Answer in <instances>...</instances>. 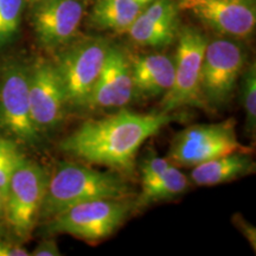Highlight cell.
<instances>
[{"label":"cell","mask_w":256,"mask_h":256,"mask_svg":"<svg viewBox=\"0 0 256 256\" xmlns=\"http://www.w3.org/2000/svg\"><path fill=\"white\" fill-rule=\"evenodd\" d=\"M178 116L174 114L120 110L102 119L88 120L60 142V148L89 164L133 172L136 156L147 139Z\"/></svg>","instance_id":"cell-1"},{"label":"cell","mask_w":256,"mask_h":256,"mask_svg":"<svg viewBox=\"0 0 256 256\" xmlns=\"http://www.w3.org/2000/svg\"><path fill=\"white\" fill-rule=\"evenodd\" d=\"M122 178L76 162H60L49 176L40 220H49L70 206L95 200H121L130 196Z\"/></svg>","instance_id":"cell-2"},{"label":"cell","mask_w":256,"mask_h":256,"mask_svg":"<svg viewBox=\"0 0 256 256\" xmlns=\"http://www.w3.org/2000/svg\"><path fill=\"white\" fill-rule=\"evenodd\" d=\"M110 44L102 38H87L66 46L55 66L62 80L69 110L90 108L92 92L104 68Z\"/></svg>","instance_id":"cell-3"},{"label":"cell","mask_w":256,"mask_h":256,"mask_svg":"<svg viewBox=\"0 0 256 256\" xmlns=\"http://www.w3.org/2000/svg\"><path fill=\"white\" fill-rule=\"evenodd\" d=\"M49 174L43 166L25 159L12 174L6 188L5 226L19 241H28L40 220Z\"/></svg>","instance_id":"cell-4"},{"label":"cell","mask_w":256,"mask_h":256,"mask_svg":"<svg viewBox=\"0 0 256 256\" xmlns=\"http://www.w3.org/2000/svg\"><path fill=\"white\" fill-rule=\"evenodd\" d=\"M132 210L133 202L128 198L84 202L46 220V232L66 234L88 242L101 241L116 232Z\"/></svg>","instance_id":"cell-5"},{"label":"cell","mask_w":256,"mask_h":256,"mask_svg":"<svg viewBox=\"0 0 256 256\" xmlns=\"http://www.w3.org/2000/svg\"><path fill=\"white\" fill-rule=\"evenodd\" d=\"M28 66L8 60L0 72V130L28 146L42 142V134L34 122L28 100Z\"/></svg>","instance_id":"cell-6"},{"label":"cell","mask_w":256,"mask_h":256,"mask_svg":"<svg viewBox=\"0 0 256 256\" xmlns=\"http://www.w3.org/2000/svg\"><path fill=\"white\" fill-rule=\"evenodd\" d=\"M208 40L194 28H185L178 38L174 63V80L170 90L162 96V112H171L183 107L208 110L200 89L202 64Z\"/></svg>","instance_id":"cell-7"},{"label":"cell","mask_w":256,"mask_h":256,"mask_svg":"<svg viewBox=\"0 0 256 256\" xmlns=\"http://www.w3.org/2000/svg\"><path fill=\"white\" fill-rule=\"evenodd\" d=\"M234 152H250L236 136V122L228 119L215 124H194L174 136L170 160L182 166H196Z\"/></svg>","instance_id":"cell-8"},{"label":"cell","mask_w":256,"mask_h":256,"mask_svg":"<svg viewBox=\"0 0 256 256\" xmlns=\"http://www.w3.org/2000/svg\"><path fill=\"white\" fill-rule=\"evenodd\" d=\"M246 64V52L235 42H208L202 64L200 89L208 107H223L232 100Z\"/></svg>","instance_id":"cell-9"},{"label":"cell","mask_w":256,"mask_h":256,"mask_svg":"<svg viewBox=\"0 0 256 256\" xmlns=\"http://www.w3.org/2000/svg\"><path fill=\"white\" fill-rule=\"evenodd\" d=\"M28 84L34 122L42 134L49 133L60 126L69 110L55 63L36 60L28 66Z\"/></svg>","instance_id":"cell-10"},{"label":"cell","mask_w":256,"mask_h":256,"mask_svg":"<svg viewBox=\"0 0 256 256\" xmlns=\"http://www.w3.org/2000/svg\"><path fill=\"white\" fill-rule=\"evenodd\" d=\"M178 8L226 36L247 38L255 30V0H179Z\"/></svg>","instance_id":"cell-11"},{"label":"cell","mask_w":256,"mask_h":256,"mask_svg":"<svg viewBox=\"0 0 256 256\" xmlns=\"http://www.w3.org/2000/svg\"><path fill=\"white\" fill-rule=\"evenodd\" d=\"M83 14L84 5L81 0H37L31 24L40 46L56 50L72 40Z\"/></svg>","instance_id":"cell-12"},{"label":"cell","mask_w":256,"mask_h":256,"mask_svg":"<svg viewBox=\"0 0 256 256\" xmlns=\"http://www.w3.org/2000/svg\"><path fill=\"white\" fill-rule=\"evenodd\" d=\"M134 100L130 57L121 48L110 46L92 92L90 108H122Z\"/></svg>","instance_id":"cell-13"},{"label":"cell","mask_w":256,"mask_h":256,"mask_svg":"<svg viewBox=\"0 0 256 256\" xmlns=\"http://www.w3.org/2000/svg\"><path fill=\"white\" fill-rule=\"evenodd\" d=\"M130 60L134 98L164 96L174 84V62L166 55L134 56Z\"/></svg>","instance_id":"cell-14"},{"label":"cell","mask_w":256,"mask_h":256,"mask_svg":"<svg viewBox=\"0 0 256 256\" xmlns=\"http://www.w3.org/2000/svg\"><path fill=\"white\" fill-rule=\"evenodd\" d=\"M249 153L234 152L200 162L191 171V182L200 186H214L250 174L255 164Z\"/></svg>","instance_id":"cell-15"},{"label":"cell","mask_w":256,"mask_h":256,"mask_svg":"<svg viewBox=\"0 0 256 256\" xmlns=\"http://www.w3.org/2000/svg\"><path fill=\"white\" fill-rule=\"evenodd\" d=\"M142 8L134 0H95L92 22L104 30L127 32Z\"/></svg>","instance_id":"cell-16"},{"label":"cell","mask_w":256,"mask_h":256,"mask_svg":"<svg viewBox=\"0 0 256 256\" xmlns=\"http://www.w3.org/2000/svg\"><path fill=\"white\" fill-rule=\"evenodd\" d=\"M188 188V178L176 166L171 165L158 179L142 186L139 197L133 203V209H142L159 202L171 200L180 196Z\"/></svg>","instance_id":"cell-17"},{"label":"cell","mask_w":256,"mask_h":256,"mask_svg":"<svg viewBox=\"0 0 256 256\" xmlns=\"http://www.w3.org/2000/svg\"><path fill=\"white\" fill-rule=\"evenodd\" d=\"M177 26L178 25L156 22L142 12L127 32L139 46L162 48L168 46L174 40Z\"/></svg>","instance_id":"cell-18"},{"label":"cell","mask_w":256,"mask_h":256,"mask_svg":"<svg viewBox=\"0 0 256 256\" xmlns=\"http://www.w3.org/2000/svg\"><path fill=\"white\" fill-rule=\"evenodd\" d=\"M19 145L11 138L0 136V190L5 194L12 174L26 159Z\"/></svg>","instance_id":"cell-19"},{"label":"cell","mask_w":256,"mask_h":256,"mask_svg":"<svg viewBox=\"0 0 256 256\" xmlns=\"http://www.w3.org/2000/svg\"><path fill=\"white\" fill-rule=\"evenodd\" d=\"M23 8L24 0H0V49L17 34Z\"/></svg>","instance_id":"cell-20"},{"label":"cell","mask_w":256,"mask_h":256,"mask_svg":"<svg viewBox=\"0 0 256 256\" xmlns=\"http://www.w3.org/2000/svg\"><path fill=\"white\" fill-rule=\"evenodd\" d=\"M241 100L246 112V126L249 133L256 127V66L249 64L241 75Z\"/></svg>","instance_id":"cell-21"},{"label":"cell","mask_w":256,"mask_h":256,"mask_svg":"<svg viewBox=\"0 0 256 256\" xmlns=\"http://www.w3.org/2000/svg\"><path fill=\"white\" fill-rule=\"evenodd\" d=\"M171 166L170 160L160 158L156 154L147 156L140 164V176H142V186L152 183Z\"/></svg>","instance_id":"cell-22"},{"label":"cell","mask_w":256,"mask_h":256,"mask_svg":"<svg viewBox=\"0 0 256 256\" xmlns=\"http://www.w3.org/2000/svg\"><path fill=\"white\" fill-rule=\"evenodd\" d=\"M32 256H60V252L58 246L54 240H44V241L40 242L37 247L30 252Z\"/></svg>","instance_id":"cell-23"},{"label":"cell","mask_w":256,"mask_h":256,"mask_svg":"<svg viewBox=\"0 0 256 256\" xmlns=\"http://www.w3.org/2000/svg\"><path fill=\"white\" fill-rule=\"evenodd\" d=\"M30 255L26 249L14 242L6 241L0 236V256H28Z\"/></svg>","instance_id":"cell-24"},{"label":"cell","mask_w":256,"mask_h":256,"mask_svg":"<svg viewBox=\"0 0 256 256\" xmlns=\"http://www.w3.org/2000/svg\"><path fill=\"white\" fill-rule=\"evenodd\" d=\"M236 217L238 218V222L235 220V223L238 224V226L240 228V230H241L243 235L248 238V241L252 243V247L255 249V228L254 226H252L248 222H246L241 216H236Z\"/></svg>","instance_id":"cell-25"},{"label":"cell","mask_w":256,"mask_h":256,"mask_svg":"<svg viewBox=\"0 0 256 256\" xmlns=\"http://www.w3.org/2000/svg\"><path fill=\"white\" fill-rule=\"evenodd\" d=\"M4 204H5V192L0 190V236H2L5 220H4Z\"/></svg>","instance_id":"cell-26"},{"label":"cell","mask_w":256,"mask_h":256,"mask_svg":"<svg viewBox=\"0 0 256 256\" xmlns=\"http://www.w3.org/2000/svg\"><path fill=\"white\" fill-rule=\"evenodd\" d=\"M134 2H138V4H139V5H142V8H144V6L151 4V2H154V0H134Z\"/></svg>","instance_id":"cell-27"}]
</instances>
